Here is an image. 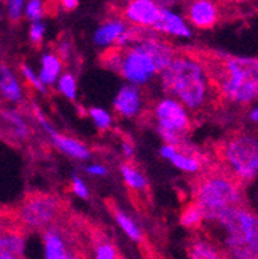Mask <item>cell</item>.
<instances>
[{"label":"cell","instance_id":"83f0119b","mask_svg":"<svg viewBox=\"0 0 258 259\" xmlns=\"http://www.w3.org/2000/svg\"><path fill=\"white\" fill-rule=\"evenodd\" d=\"M47 13V4L42 0H28L25 3V17L31 22L43 21Z\"/></svg>","mask_w":258,"mask_h":259},{"label":"cell","instance_id":"d6a6232c","mask_svg":"<svg viewBox=\"0 0 258 259\" xmlns=\"http://www.w3.org/2000/svg\"><path fill=\"white\" fill-rule=\"evenodd\" d=\"M71 51H72V47H71V41L68 39L61 40L60 44H58V49H57V54L58 57L62 61H66L67 58H70Z\"/></svg>","mask_w":258,"mask_h":259},{"label":"cell","instance_id":"7a4b0ae2","mask_svg":"<svg viewBox=\"0 0 258 259\" xmlns=\"http://www.w3.org/2000/svg\"><path fill=\"white\" fill-rule=\"evenodd\" d=\"M165 96L181 102L189 111H202L212 102L213 81L207 65L191 54H177L159 75Z\"/></svg>","mask_w":258,"mask_h":259},{"label":"cell","instance_id":"e575fe53","mask_svg":"<svg viewBox=\"0 0 258 259\" xmlns=\"http://www.w3.org/2000/svg\"><path fill=\"white\" fill-rule=\"evenodd\" d=\"M60 6L63 11L71 12L79 7V2H78V0H62L60 3Z\"/></svg>","mask_w":258,"mask_h":259},{"label":"cell","instance_id":"277c9868","mask_svg":"<svg viewBox=\"0 0 258 259\" xmlns=\"http://www.w3.org/2000/svg\"><path fill=\"white\" fill-rule=\"evenodd\" d=\"M194 199L205 222L214 225L224 214L243 206V191L240 183L229 174H209L199 181Z\"/></svg>","mask_w":258,"mask_h":259},{"label":"cell","instance_id":"9c48e42d","mask_svg":"<svg viewBox=\"0 0 258 259\" xmlns=\"http://www.w3.org/2000/svg\"><path fill=\"white\" fill-rule=\"evenodd\" d=\"M44 259H89L75 231L57 222L42 232Z\"/></svg>","mask_w":258,"mask_h":259},{"label":"cell","instance_id":"9a60e30c","mask_svg":"<svg viewBox=\"0 0 258 259\" xmlns=\"http://www.w3.org/2000/svg\"><path fill=\"white\" fill-rule=\"evenodd\" d=\"M46 133L48 134L52 145L65 156L70 157V159L79 160V161H85V160L91 159L92 152L89 147L78 138L60 133L53 126L49 128Z\"/></svg>","mask_w":258,"mask_h":259},{"label":"cell","instance_id":"4dcf8cb0","mask_svg":"<svg viewBox=\"0 0 258 259\" xmlns=\"http://www.w3.org/2000/svg\"><path fill=\"white\" fill-rule=\"evenodd\" d=\"M47 31V25L44 21H38V22H31L30 29H28V37L34 46H40L44 40Z\"/></svg>","mask_w":258,"mask_h":259},{"label":"cell","instance_id":"2e32d148","mask_svg":"<svg viewBox=\"0 0 258 259\" xmlns=\"http://www.w3.org/2000/svg\"><path fill=\"white\" fill-rule=\"evenodd\" d=\"M159 154L163 159L169 161L174 168L183 173L196 174L202 169V161L198 156L177 146L163 143Z\"/></svg>","mask_w":258,"mask_h":259},{"label":"cell","instance_id":"4316f807","mask_svg":"<svg viewBox=\"0 0 258 259\" xmlns=\"http://www.w3.org/2000/svg\"><path fill=\"white\" fill-rule=\"evenodd\" d=\"M21 75H22L25 83L27 84L30 88L36 91L38 93L47 94L48 88L42 83V80H40L39 75L35 71L34 67H31L28 63H22V65H21Z\"/></svg>","mask_w":258,"mask_h":259},{"label":"cell","instance_id":"d590c367","mask_svg":"<svg viewBox=\"0 0 258 259\" xmlns=\"http://www.w3.org/2000/svg\"><path fill=\"white\" fill-rule=\"evenodd\" d=\"M248 120H249L252 124L258 125V102L254 103V105L249 108V111H248Z\"/></svg>","mask_w":258,"mask_h":259},{"label":"cell","instance_id":"6da1fadb","mask_svg":"<svg viewBox=\"0 0 258 259\" xmlns=\"http://www.w3.org/2000/svg\"><path fill=\"white\" fill-rule=\"evenodd\" d=\"M176 56L173 47L150 30L139 41L128 48L107 49L102 63L127 80L128 84L139 88L159 76Z\"/></svg>","mask_w":258,"mask_h":259},{"label":"cell","instance_id":"7c38bea8","mask_svg":"<svg viewBox=\"0 0 258 259\" xmlns=\"http://www.w3.org/2000/svg\"><path fill=\"white\" fill-rule=\"evenodd\" d=\"M185 17L190 26L200 30H209L218 22L219 8L214 2L195 0L189 3Z\"/></svg>","mask_w":258,"mask_h":259},{"label":"cell","instance_id":"603a6c76","mask_svg":"<svg viewBox=\"0 0 258 259\" xmlns=\"http://www.w3.org/2000/svg\"><path fill=\"white\" fill-rule=\"evenodd\" d=\"M179 223L186 230H199L205 223L204 214L195 202H191L182 209L181 214H179Z\"/></svg>","mask_w":258,"mask_h":259},{"label":"cell","instance_id":"1f68e13d","mask_svg":"<svg viewBox=\"0 0 258 259\" xmlns=\"http://www.w3.org/2000/svg\"><path fill=\"white\" fill-rule=\"evenodd\" d=\"M85 173L91 177H96V178H101V177H106L108 174L107 168L102 164H89L85 166Z\"/></svg>","mask_w":258,"mask_h":259},{"label":"cell","instance_id":"484cf974","mask_svg":"<svg viewBox=\"0 0 258 259\" xmlns=\"http://www.w3.org/2000/svg\"><path fill=\"white\" fill-rule=\"evenodd\" d=\"M88 115L92 122L98 131H108L113 126V115L110 111L102 107H91L88 110Z\"/></svg>","mask_w":258,"mask_h":259},{"label":"cell","instance_id":"44dd1931","mask_svg":"<svg viewBox=\"0 0 258 259\" xmlns=\"http://www.w3.org/2000/svg\"><path fill=\"white\" fill-rule=\"evenodd\" d=\"M114 220L117 222L118 227L124 232L125 236L134 242H142L143 240L142 230L131 214H128L123 209L117 208L114 210Z\"/></svg>","mask_w":258,"mask_h":259},{"label":"cell","instance_id":"3957f363","mask_svg":"<svg viewBox=\"0 0 258 259\" xmlns=\"http://www.w3.org/2000/svg\"><path fill=\"white\" fill-rule=\"evenodd\" d=\"M208 72L222 98L235 106L258 102V61L247 56L221 54Z\"/></svg>","mask_w":258,"mask_h":259},{"label":"cell","instance_id":"8992f818","mask_svg":"<svg viewBox=\"0 0 258 259\" xmlns=\"http://www.w3.org/2000/svg\"><path fill=\"white\" fill-rule=\"evenodd\" d=\"M222 160L234 180L253 181L258 176V137L249 133L234 134L224 143Z\"/></svg>","mask_w":258,"mask_h":259},{"label":"cell","instance_id":"ba28073f","mask_svg":"<svg viewBox=\"0 0 258 259\" xmlns=\"http://www.w3.org/2000/svg\"><path fill=\"white\" fill-rule=\"evenodd\" d=\"M62 211V202L51 194H32L26 196L18 206L16 218L26 231L43 232L58 222Z\"/></svg>","mask_w":258,"mask_h":259},{"label":"cell","instance_id":"d4e9b609","mask_svg":"<svg viewBox=\"0 0 258 259\" xmlns=\"http://www.w3.org/2000/svg\"><path fill=\"white\" fill-rule=\"evenodd\" d=\"M57 91L62 94L63 97L70 101H75L78 97V83L77 77L71 72H62L56 84Z\"/></svg>","mask_w":258,"mask_h":259},{"label":"cell","instance_id":"5bb4252c","mask_svg":"<svg viewBox=\"0 0 258 259\" xmlns=\"http://www.w3.org/2000/svg\"><path fill=\"white\" fill-rule=\"evenodd\" d=\"M128 27H129V23L125 22L122 17L108 18L96 29L93 34V43L96 44V47L103 48L106 51L118 48Z\"/></svg>","mask_w":258,"mask_h":259},{"label":"cell","instance_id":"ac0fdd59","mask_svg":"<svg viewBox=\"0 0 258 259\" xmlns=\"http://www.w3.org/2000/svg\"><path fill=\"white\" fill-rule=\"evenodd\" d=\"M63 72V61L54 52H46L40 58L39 75L42 83L48 87L56 85Z\"/></svg>","mask_w":258,"mask_h":259},{"label":"cell","instance_id":"4fadbf2b","mask_svg":"<svg viewBox=\"0 0 258 259\" xmlns=\"http://www.w3.org/2000/svg\"><path fill=\"white\" fill-rule=\"evenodd\" d=\"M113 107L115 114H118L123 119L138 117L143 107L141 89L131 84L123 85L118 91L117 96L114 97Z\"/></svg>","mask_w":258,"mask_h":259},{"label":"cell","instance_id":"74e56055","mask_svg":"<svg viewBox=\"0 0 258 259\" xmlns=\"http://www.w3.org/2000/svg\"><path fill=\"white\" fill-rule=\"evenodd\" d=\"M3 254H6V251H4V249H3V245H2V242H0V256L3 255Z\"/></svg>","mask_w":258,"mask_h":259},{"label":"cell","instance_id":"d6986e66","mask_svg":"<svg viewBox=\"0 0 258 259\" xmlns=\"http://www.w3.org/2000/svg\"><path fill=\"white\" fill-rule=\"evenodd\" d=\"M0 94L11 103H21L23 100L22 84L4 63H0Z\"/></svg>","mask_w":258,"mask_h":259},{"label":"cell","instance_id":"52a82bcc","mask_svg":"<svg viewBox=\"0 0 258 259\" xmlns=\"http://www.w3.org/2000/svg\"><path fill=\"white\" fill-rule=\"evenodd\" d=\"M156 132L167 145L181 147L191 129V112L172 97L160 98L153 108Z\"/></svg>","mask_w":258,"mask_h":259},{"label":"cell","instance_id":"8fae6325","mask_svg":"<svg viewBox=\"0 0 258 259\" xmlns=\"http://www.w3.org/2000/svg\"><path fill=\"white\" fill-rule=\"evenodd\" d=\"M160 3H162V11L159 18L154 25L153 31L158 35L173 36L178 39H189L193 36V30L186 17L178 12L170 9L163 2Z\"/></svg>","mask_w":258,"mask_h":259},{"label":"cell","instance_id":"8d00e7d4","mask_svg":"<svg viewBox=\"0 0 258 259\" xmlns=\"http://www.w3.org/2000/svg\"><path fill=\"white\" fill-rule=\"evenodd\" d=\"M0 259H25V256H18V255H13V254L6 253L0 256Z\"/></svg>","mask_w":258,"mask_h":259},{"label":"cell","instance_id":"f1b7e54d","mask_svg":"<svg viewBox=\"0 0 258 259\" xmlns=\"http://www.w3.org/2000/svg\"><path fill=\"white\" fill-rule=\"evenodd\" d=\"M70 187L72 194L75 196H78L82 200H88L89 196H91V191H89L88 185L85 183V181L83 180L82 177L78 176V174H72L71 176L70 181Z\"/></svg>","mask_w":258,"mask_h":259},{"label":"cell","instance_id":"30bf717a","mask_svg":"<svg viewBox=\"0 0 258 259\" xmlns=\"http://www.w3.org/2000/svg\"><path fill=\"white\" fill-rule=\"evenodd\" d=\"M162 11V3L154 0H131L123 7V20L134 27L153 30Z\"/></svg>","mask_w":258,"mask_h":259},{"label":"cell","instance_id":"5b68a950","mask_svg":"<svg viewBox=\"0 0 258 259\" xmlns=\"http://www.w3.org/2000/svg\"><path fill=\"white\" fill-rule=\"evenodd\" d=\"M225 251L248 250L258 255V215L245 206H239L217 221Z\"/></svg>","mask_w":258,"mask_h":259},{"label":"cell","instance_id":"836d02e7","mask_svg":"<svg viewBox=\"0 0 258 259\" xmlns=\"http://www.w3.org/2000/svg\"><path fill=\"white\" fill-rule=\"evenodd\" d=\"M120 150H122V154L125 159L129 161V160L133 159L134 156V147L129 141H123L122 145H120Z\"/></svg>","mask_w":258,"mask_h":259},{"label":"cell","instance_id":"e0dca14e","mask_svg":"<svg viewBox=\"0 0 258 259\" xmlns=\"http://www.w3.org/2000/svg\"><path fill=\"white\" fill-rule=\"evenodd\" d=\"M0 117L6 125L7 132L11 133L14 140L25 141L30 137L31 128L22 112L16 108H6V110H2Z\"/></svg>","mask_w":258,"mask_h":259},{"label":"cell","instance_id":"f35d334b","mask_svg":"<svg viewBox=\"0 0 258 259\" xmlns=\"http://www.w3.org/2000/svg\"><path fill=\"white\" fill-rule=\"evenodd\" d=\"M257 61H258V57H257Z\"/></svg>","mask_w":258,"mask_h":259},{"label":"cell","instance_id":"f546056e","mask_svg":"<svg viewBox=\"0 0 258 259\" xmlns=\"http://www.w3.org/2000/svg\"><path fill=\"white\" fill-rule=\"evenodd\" d=\"M7 13L12 22H18L25 17V2L23 0H9L7 2Z\"/></svg>","mask_w":258,"mask_h":259},{"label":"cell","instance_id":"7402d4cb","mask_svg":"<svg viewBox=\"0 0 258 259\" xmlns=\"http://www.w3.org/2000/svg\"><path fill=\"white\" fill-rule=\"evenodd\" d=\"M120 174H122L125 186L131 188L132 191L142 192V191L148 190L149 181L146 176L129 162H124L120 165Z\"/></svg>","mask_w":258,"mask_h":259},{"label":"cell","instance_id":"cb8c5ba5","mask_svg":"<svg viewBox=\"0 0 258 259\" xmlns=\"http://www.w3.org/2000/svg\"><path fill=\"white\" fill-rule=\"evenodd\" d=\"M93 258L94 259H119L117 246L108 239L97 237L93 241Z\"/></svg>","mask_w":258,"mask_h":259},{"label":"cell","instance_id":"ffe728a7","mask_svg":"<svg viewBox=\"0 0 258 259\" xmlns=\"http://www.w3.org/2000/svg\"><path fill=\"white\" fill-rule=\"evenodd\" d=\"M190 259H225V254L218 245L207 237H194L188 246Z\"/></svg>","mask_w":258,"mask_h":259}]
</instances>
